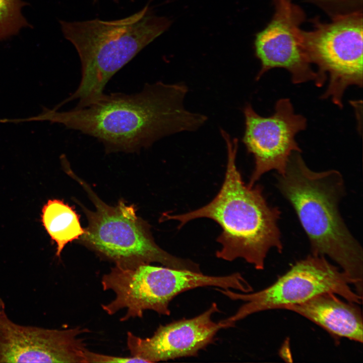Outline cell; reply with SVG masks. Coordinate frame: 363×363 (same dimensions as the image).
<instances>
[{
    "label": "cell",
    "instance_id": "obj_1",
    "mask_svg": "<svg viewBox=\"0 0 363 363\" xmlns=\"http://www.w3.org/2000/svg\"><path fill=\"white\" fill-rule=\"evenodd\" d=\"M188 90L182 82L147 83L138 93L104 94L83 108L58 111L44 107L32 120L62 124L95 138L108 153L133 152L205 124L206 115L185 107Z\"/></svg>",
    "mask_w": 363,
    "mask_h": 363
},
{
    "label": "cell",
    "instance_id": "obj_2",
    "mask_svg": "<svg viewBox=\"0 0 363 363\" xmlns=\"http://www.w3.org/2000/svg\"><path fill=\"white\" fill-rule=\"evenodd\" d=\"M220 133L226 144L227 162L219 192L200 208L182 214H164L162 220H176L181 228L195 219H212L221 228L217 238L221 248L216 256L228 261L243 258L262 270L270 250L281 253L283 250L278 224L280 212L277 207L269 205L261 186L245 183L236 165L238 140L231 139L223 129Z\"/></svg>",
    "mask_w": 363,
    "mask_h": 363
},
{
    "label": "cell",
    "instance_id": "obj_3",
    "mask_svg": "<svg viewBox=\"0 0 363 363\" xmlns=\"http://www.w3.org/2000/svg\"><path fill=\"white\" fill-rule=\"evenodd\" d=\"M278 190L293 208L310 243L312 254L330 258L362 295L363 251L339 211L345 194L341 174L334 169L315 171L299 152L290 155Z\"/></svg>",
    "mask_w": 363,
    "mask_h": 363
},
{
    "label": "cell",
    "instance_id": "obj_4",
    "mask_svg": "<svg viewBox=\"0 0 363 363\" xmlns=\"http://www.w3.org/2000/svg\"><path fill=\"white\" fill-rule=\"evenodd\" d=\"M64 37L74 46L81 66V79L75 91L54 108L78 100L76 108L100 98L111 77L141 50L162 34L169 21L155 15L149 4L126 18L104 21H60Z\"/></svg>",
    "mask_w": 363,
    "mask_h": 363
},
{
    "label": "cell",
    "instance_id": "obj_5",
    "mask_svg": "<svg viewBox=\"0 0 363 363\" xmlns=\"http://www.w3.org/2000/svg\"><path fill=\"white\" fill-rule=\"evenodd\" d=\"M69 173L84 189L95 207H84L88 225L80 238L100 256L125 267L157 262L172 269L201 273L197 263L167 253L155 243L149 225L138 217L134 206L120 201L114 206L102 201L88 184L69 169Z\"/></svg>",
    "mask_w": 363,
    "mask_h": 363
},
{
    "label": "cell",
    "instance_id": "obj_6",
    "mask_svg": "<svg viewBox=\"0 0 363 363\" xmlns=\"http://www.w3.org/2000/svg\"><path fill=\"white\" fill-rule=\"evenodd\" d=\"M362 11L332 17L329 23L314 21V28L301 31L304 50L318 67L316 85L329 83L323 99L330 98L340 108L345 90L362 86Z\"/></svg>",
    "mask_w": 363,
    "mask_h": 363
},
{
    "label": "cell",
    "instance_id": "obj_7",
    "mask_svg": "<svg viewBox=\"0 0 363 363\" xmlns=\"http://www.w3.org/2000/svg\"><path fill=\"white\" fill-rule=\"evenodd\" d=\"M351 285V280L339 267L324 256L311 254L296 262L273 283L258 291L240 293L231 289H216L231 300L245 302L233 315L224 319L234 325L253 314L282 310L286 306L298 304L325 292L361 304L362 296Z\"/></svg>",
    "mask_w": 363,
    "mask_h": 363
},
{
    "label": "cell",
    "instance_id": "obj_8",
    "mask_svg": "<svg viewBox=\"0 0 363 363\" xmlns=\"http://www.w3.org/2000/svg\"><path fill=\"white\" fill-rule=\"evenodd\" d=\"M243 112L245 130L243 142L255 161L248 184L253 186L269 171L283 173L291 154L301 152L295 137L306 128L307 120L294 113L288 98L278 100L274 113L269 116L260 115L249 103L245 106Z\"/></svg>",
    "mask_w": 363,
    "mask_h": 363
},
{
    "label": "cell",
    "instance_id": "obj_9",
    "mask_svg": "<svg viewBox=\"0 0 363 363\" xmlns=\"http://www.w3.org/2000/svg\"><path fill=\"white\" fill-rule=\"evenodd\" d=\"M80 327L57 330L23 326L0 310V362L87 363Z\"/></svg>",
    "mask_w": 363,
    "mask_h": 363
},
{
    "label": "cell",
    "instance_id": "obj_10",
    "mask_svg": "<svg viewBox=\"0 0 363 363\" xmlns=\"http://www.w3.org/2000/svg\"><path fill=\"white\" fill-rule=\"evenodd\" d=\"M275 5L270 22L256 36L255 53L261 65L256 80L278 68L289 72L294 84L313 81L316 84L317 73L312 68L301 44L300 26L304 20V12L290 0H275Z\"/></svg>",
    "mask_w": 363,
    "mask_h": 363
},
{
    "label": "cell",
    "instance_id": "obj_11",
    "mask_svg": "<svg viewBox=\"0 0 363 363\" xmlns=\"http://www.w3.org/2000/svg\"><path fill=\"white\" fill-rule=\"evenodd\" d=\"M219 311L217 305L213 302L196 317L160 325L149 338H141L128 332L127 345L131 354L146 362L196 356L213 342L220 330L233 327L224 320L213 321L212 315Z\"/></svg>",
    "mask_w": 363,
    "mask_h": 363
},
{
    "label": "cell",
    "instance_id": "obj_12",
    "mask_svg": "<svg viewBox=\"0 0 363 363\" xmlns=\"http://www.w3.org/2000/svg\"><path fill=\"white\" fill-rule=\"evenodd\" d=\"M322 328L336 338L362 342L363 320L359 304L331 292L317 295L303 302L284 307Z\"/></svg>",
    "mask_w": 363,
    "mask_h": 363
},
{
    "label": "cell",
    "instance_id": "obj_13",
    "mask_svg": "<svg viewBox=\"0 0 363 363\" xmlns=\"http://www.w3.org/2000/svg\"><path fill=\"white\" fill-rule=\"evenodd\" d=\"M43 225L56 243V256L59 257L69 243L79 239L85 232L81 224L80 216L73 207L63 201L49 200L42 210Z\"/></svg>",
    "mask_w": 363,
    "mask_h": 363
},
{
    "label": "cell",
    "instance_id": "obj_14",
    "mask_svg": "<svg viewBox=\"0 0 363 363\" xmlns=\"http://www.w3.org/2000/svg\"><path fill=\"white\" fill-rule=\"evenodd\" d=\"M27 4L22 0H0V40L30 26L22 14V8Z\"/></svg>",
    "mask_w": 363,
    "mask_h": 363
},
{
    "label": "cell",
    "instance_id": "obj_15",
    "mask_svg": "<svg viewBox=\"0 0 363 363\" xmlns=\"http://www.w3.org/2000/svg\"><path fill=\"white\" fill-rule=\"evenodd\" d=\"M331 17L362 11V0H313Z\"/></svg>",
    "mask_w": 363,
    "mask_h": 363
},
{
    "label": "cell",
    "instance_id": "obj_16",
    "mask_svg": "<svg viewBox=\"0 0 363 363\" xmlns=\"http://www.w3.org/2000/svg\"><path fill=\"white\" fill-rule=\"evenodd\" d=\"M87 362H146L139 357H118L104 355L89 351H86Z\"/></svg>",
    "mask_w": 363,
    "mask_h": 363
},
{
    "label": "cell",
    "instance_id": "obj_17",
    "mask_svg": "<svg viewBox=\"0 0 363 363\" xmlns=\"http://www.w3.org/2000/svg\"><path fill=\"white\" fill-rule=\"evenodd\" d=\"M5 309V304L4 300L0 297V310Z\"/></svg>",
    "mask_w": 363,
    "mask_h": 363
},
{
    "label": "cell",
    "instance_id": "obj_18",
    "mask_svg": "<svg viewBox=\"0 0 363 363\" xmlns=\"http://www.w3.org/2000/svg\"><path fill=\"white\" fill-rule=\"evenodd\" d=\"M113 1H114V2H115L116 3H117L118 1V0H113ZM131 1H132V2H133L134 0H131ZM97 1V0H93V2H94V3H95V2H96Z\"/></svg>",
    "mask_w": 363,
    "mask_h": 363
},
{
    "label": "cell",
    "instance_id": "obj_19",
    "mask_svg": "<svg viewBox=\"0 0 363 363\" xmlns=\"http://www.w3.org/2000/svg\"><path fill=\"white\" fill-rule=\"evenodd\" d=\"M290 1H291V0H290Z\"/></svg>",
    "mask_w": 363,
    "mask_h": 363
}]
</instances>
